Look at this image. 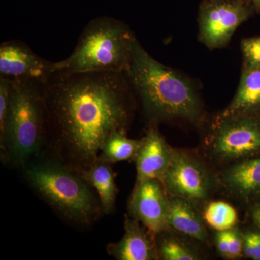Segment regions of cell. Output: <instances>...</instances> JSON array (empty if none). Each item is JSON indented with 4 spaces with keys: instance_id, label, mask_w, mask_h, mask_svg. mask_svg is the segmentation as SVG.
<instances>
[{
    "instance_id": "obj_14",
    "label": "cell",
    "mask_w": 260,
    "mask_h": 260,
    "mask_svg": "<svg viewBox=\"0 0 260 260\" xmlns=\"http://www.w3.org/2000/svg\"><path fill=\"white\" fill-rule=\"evenodd\" d=\"M169 229L199 242L208 241V233L196 205L189 200L169 195Z\"/></svg>"
},
{
    "instance_id": "obj_21",
    "label": "cell",
    "mask_w": 260,
    "mask_h": 260,
    "mask_svg": "<svg viewBox=\"0 0 260 260\" xmlns=\"http://www.w3.org/2000/svg\"><path fill=\"white\" fill-rule=\"evenodd\" d=\"M243 68H260V37L243 39Z\"/></svg>"
},
{
    "instance_id": "obj_17",
    "label": "cell",
    "mask_w": 260,
    "mask_h": 260,
    "mask_svg": "<svg viewBox=\"0 0 260 260\" xmlns=\"http://www.w3.org/2000/svg\"><path fill=\"white\" fill-rule=\"evenodd\" d=\"M143 143L140 140L130 139L126 132L114 133L104 143L99 153V160L114 164L122 161H133Z\"/></svg>"
},
{
    "instance_id": "obj_27",
    "label": "cell",
    "mask_w": 260,
    "mask_h": 260,
    "mask_svg": "<svg viewBox=\"0 0 260 260\" xmlns=\"http://www.w3.org/2000/svg\"><path fill=\"white\" fill-rule=\"evenodd\" d=\"M203 1H205V2H219V1H224V0H203Z\"/></svg>"
},
{
    "instance_id": "obj_12",
    "label": "cell",
    "mask_w": 260,
    "mask_h": 260,
    "mask_svg": "<svg viewBox=\"0 0 260 260\" xmlns=\"http://www.w3.org/2000/svg\"><path fill=\"white\" fill-rule=\"evenodd\" d=\"M174 152L158 129L150 126L135 159L137 169L135 184L159 179L169 167Z\"/></svg>"
},
{
    "instance_id": "obj_5",
    "label": "cell",
    "mask_w": 260,
    "mask_h": 260,
    "mask_svg": "<svg viewBox=\"0 0 260 260\" xmlns=\"http://www.w3.org/2000/svg\"><path fill=\"white\" fill-rule=\"evenodd\" d=\"M135 39L120 20L109 17L93 19L84 28L71 55L54 63V73H126Z\"/></svg>"
},
{
    "instance_id": "obj_10",
    "label": "cell",
    "mask_w": 260,
    "mask_h": 260,
    "mask_svg": "<svg viewBox=\"0 0 260 260\" xmlns=\"http://www.w3.org/2000/svg\"><path fill=\"white\" fill-rule=\"evenodd\" d=\"M169 194L159 179L135 184L128 203L129 216L136 219L153 234L169 230Z\"/></svg>"
},
{
    "instance_id": "obj_15",
    "label": "cell",
    "mask_w": 260,
    "mask_h": 260,
    "mask_svg": "<svg viewBox=\"0 0 260 260\" xmlns=\"http://www.w3.org/2000/svg\"><path fill=\"white\" fill-rule=\"evenodd\" d=\"M260 114V68H243L235 96L218 119Z\"/></svg>"
},
{
    "instance_id": "obj_25",
    "label": "cell",
    "mask_w": 260,
    "mask_h": 260,
    "mask_svg": "<svg viewBox=\"0 0 260 260\" xmlns=\"http://www.w3.org/2000/svg\"><path fill=\"white\" fill-rule=\"evenodd\" d=\"M249 215L254 225L260 229V200L251 205Z\"/></svg>"
},
{
    "instance_id": "obj_19",
    "label": "cell",
    "mask_w": 260,
    "mask_h": 260,
    "mask_svg": "<svg viewBox=\"0 0 260 260\" xmlns=\"http://www.w3.org/2000/svg\"><path fill=\"white\" fill-rule=\"evenodd\" d=\"M205 223L217 232L229 231L236 227L238 221L237 210L224 201L210 202L203 213Z\"/></svg>"
},
{
    "instance_id": "obj_20",
    "label": "cell",
    "mask_w": 260,
    "mask_h": 260,
    "mask_svg": "<svg viewBox=\"0 0 260 260\" xmlns=\"http://www.w3.org/2000/svg\"><path fill=\"white\" fill-rule=\"evenodd\" d=\"M12 80L0 78V146L3 145L11 99Z\"/></svg>"
},
{
    "instance_id": "obj_3",
    "label": "cell",
    "mask_w": 260,
    "mask_h": 260,
    "mask_svg": "<svg viewBox=\"0 0 260 260\" xmlns=\"http://www.w3.org/2000/svg\"><path fill=\"white\" fill-rule=\"evenodd\" d=\"M23 169L34 190L66 220L88 226L102 215L100 201L73 169L45 155L29 162Z\"/></svg>"
},
{
    "instance_id": "obj_8",
    "label": "cell",
    "mask_w": 260,
    "mask_h": 260,
    "mask_svg": "<svg viewBox=\"0 0 260 260\" xmlns=\"http://www.w3.org/2000/svg\"><path fill=\"white\" fill-rule=\"evenodd\" d=\"M254 11L249 0L203 1L198 18L200 42L210 49L225 47Z\"/></svg>"
},
{
    "instance_id": "obj_26",
    "label": "cell",
    "mask_w": 260,
    "mask_h": 260,
    "mask_svg": "<svg viewBox=\"0 0 260 260\" xmlns=\"http://www.w3.org/2000/svg\"><path fill=\"white\" fill-rule=\"evenodd\" d=\"M249 1L252 5L254 11L260 13V0H249Z\"/></svg>"
},
{
    "instance_id": "obj_6",
    "label": "cell",
    "mask_w": 260,
    "mask_h": 260,
    "mask_svg": "<svg viewBox=\"0 0 260 260\" xmlns=\"http://www.w3.org/2000/svg\"><path fill=\"white\" fill-rule=\"evenodd\" d=\"M208 147L211 156L221 162L259 157L260 114L217 118Z\"/></svg>"
},
{
    "instance_id": "obj_13",
    "label": "cell",
    "mask_w": 260,
    "mask_h": 260,
    "mask_svg": "<svg viewBox=\"0 0 260 260\" xmlns=\"http://www.w3.org/2000/svg\"><path fill=\"white\" fill-rule=\"evenodd\" d=\"M229 193L247 203L260 200V156L235 162L220 174Z\"/></svg>"
},
{
    "instance_id": "obj_22",
    "label": "cell",
    "mask_w": 260,
    "mask_h": 260,
    "mask_svg": "<svg viewBox=\"0 0 260 260\" xmlns=\"http://www.w3.org/2000/svg\"><path fill=\"white\" fill-rule=\"evenodd\" d=\"M243 234L244 256L248 259L260 260V229L254 225L253 229L244 231Z\"/></svg>"
},
{
    "instance_id": "obj_1",
    "label": "cell",
    "mask_w": 260,
    "mask_h": 260,
    "mask_svg": "<svg viewBox=\"0 0 260 260\" xmlns=\"http://www.w3.org/2000/svg\"><path fill=\"white\" fill-rule=\"evenodd\" d=\"M125 73H54L44 85L46 140L42 155L77 172L99 158L104 143L127 130L132 106Z\"/></svg>"
},
{
    "instance_id": "obj_16",
    "label": "cell",
    "mask_w": 260,
    "mask_h": 260,
    "mask_svg": "<svg viewBox=\"0 0 260 260\" xmlns=\"http://www.w3.org/2000/svg\"><path fill=\"white\" fill-rule=\"evenodd\" d=\"M112 165L98 159L88 169L78 172L89 186L96 190L103 213L106 214L114 210L118 193L116 174Z\"/></svg>"
},
{
    "instance_id": "obj_9",
    "label": "cell",
    "mask_w": 260,
    "mask_h": 260,
    "mask_svg": "<svg viewBox=\"0 0 260 260\" xmlns=\"http://www.w3.org/2000/svg\"><path fill=\"white\" fill-rule=\"evenodd\" d=\"M54 63L40 57L20 41H8L0 46V78L46 84L54 75Z\"/></svg>"
},
{
    "instance_id": "obj_2",
    "label": "cell",
    "mask_w": 260,
    "mask_h": 260,
    "mask_svg": "<svg viewBox=\"0 0 260 260\" xmlns=\"http://www.w3.org/2000/svg\"><path fill=\"white\" fill-rule=\"evenodd\" d=\"M125 73L153 119H181L191 122L200 119L202 104L192 84L153 59L136 39Z\"/></svg>"
},
{
    "instance_id": "obj_4",
    "label": "cell",
    "mask_w": 260,
    "mask_h": 260,
    "mask_svg": "<svg viewBox=\"0 0 260 260\" xmlns=\"http://www.w3.org/2000/svg\"><path fill=\"white\" fill-rule=\"evenodd\" d=\"M1 159L25 168L44 153L46 140L44 84L13 81Z\"/></svg>"
},
{
    "instance_id": "obj_18",
    "label": "cell",
    "mask_w": 260,
    "mask_h": 260,
    "mask_svg": "<svg viewBox=\"0 0 260 260\" xmlns=\"http://www.w3.org/2000/svg\"><path fill=\"white\" fill-rule=\"evenodd\" d=\"M159 259L198 260L201 256L196 251L177 237L170 229L160 233L156 237Z\"/></svg>"
},
{
    "instance_id": "obj_23",
    "label": "cell",
    "mask_w": 260,
    "mask_h": 260,
    "mask_svg": "<svg viewBox=\"0 0 260 260\" xmlns=\"http://www.w3.org/2000/svg\"><path fill=\"white\" fill-rule=\"evenodd\" d=\"M229 259H236L244 256V234L238 228L229 230Z\"/></svg>"
},
{
    "instance_id": "obj_7",
    "label": "cell",
    "mask_w": 260,
    "mask_h": 260,
    "mask_svg": "<svg viewBox=\"0 0 260 260\" xmlns=\"http://www.w3.org/2000/svg\"><path fill=\"white\" fill-rule=\"evenodd\" d=\"M167 194L195 205L206 201L215 180L200 159L185 150L174 149L169 167L160 177Z\"/></svg>"
},
{
    "instance_id": "obj_11",
    "label": "cell",
    "mask_w": 260,
    "mask_h": 260,
    "mask_svg": "<svg viewBox=\"0 0 260 260\" xmlns=\"http://www.w3.org/2000/svg\"><path fill=\"white\" fill-rule=\"evenodd\" d=\"M156 237L138 220L126 215L122 239L109 244L107 252L117 260L159 259Z\"/></svg>"
},
{
    "instance_id": "obj_24",
    "label": "cell",
    "mask_w": 260,
    "mask_h": 260,
    "mask_svg": "<svg viewBox=\"0 0 260 260\" xmlns=\"http://www.w3.org/2000/svg\"><path fill=\"white\" fill-rule=\"evenodd\" d=\"M215 244L218 254L225 259H229V231L217 232Z\"/></svg>"
}]
</instances>
